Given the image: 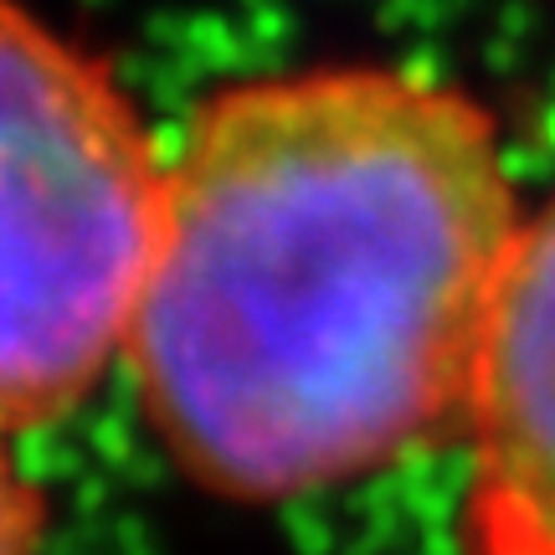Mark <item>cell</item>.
Segmentation results:
<instances>
[{
	"label": "cell",
	"instance_id": "1",
	"mask_svg": "<svg viewBox=\"0 0 555 555\" xmlns=\"http://www.w3.org/2000/svg\"><path fill=\"white\" fill-rule=\"evenodd\" d=\"M525 232L494 114L401 67L217 88L165 170L124 356L191 483L335 489L468 416Z\"/></svg>",
	"mask_w": 555,
	"mask_h": 555
},
{
	"label": "cell",
	"instance_id": "2",
	"mask_svg": "<svg viewBox=\"0 0 555 555\" xmlns=\"http://www.w3.org/2000/svg\"><path fill=\"white\" fill-rule=\"evenodd\" d=\"M165 159L114 67L0 0V437L114 365L165 217Z\"/></svg>",
	"mask_w": 555,
	"mask_h": 555
},
{
	"label": "cell",
	"instance_id": "3",
	"mask_svg": "<svg viewBox=\"0 0 555 555\" xmlns=\"http://www.w3.org/2000/svg\"><path fill=\"white\" fill-rule=\"evenodd\" d=\"M463 427V555H555V196L525 217Z\"/></svg>",
	"mask_w": 555,
	"mask_h": 555
},
{
	"label": "cell",
	"instance_id": "4",
	"mask_svg": "<svg viewBox=\"0 0 555 555\" xmlns=\"http://www.w3.org/2000/svg\"><path fill=\"white\" fill-rule=\"evenodd\" d=\"M47 551V509L31 478L21 474L0 437V555H41Z\"/></svg>",
	"mask_w": 555,
	"mask_h": 555
}]
</instances>
